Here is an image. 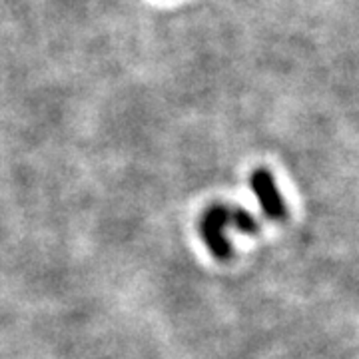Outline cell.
I'll use <instances>...</instances> for the list:
<instances>
[{
  "mask_svg": "<svg viewBox=\"0 0 359 359\" xmlns=\"http://www.w3.org/2000/svg\"><path fill=\"white\" fill-rule=\"evenodd\" d=\"M250 186L252 192L256 194L259 208L264 210V214L273 222H283L287 218V208L283 202V196L276 186V180L269 174L266 168H257L250 176Z\"/></svg>",
  "mask_w": 359,
  "mask_h": 359,
  "instance_id": "7a4b0ae2",
  "label": "cell"
},
{
  "mask_svg": "<svg viewBox=\"0 0 359 359\" xmlns=\"http://www.w3.org/2000/svg\"><path fill=\"white\" fill-rule=\"evenodd\" d=\"M231 224H233V208L230 205H212L200 224V233L204 238L208 250L218 259L231 257V245L228 238L224 236V230Z\"/></svg>",
  "mask_w": 359,
  "mask_h": 359,
  "instance_id": "6da1fadb",
  "label": "cell"
}]
</instances>
